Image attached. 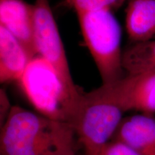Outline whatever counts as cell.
Masks as SVG:
<instances>
[{
	"label": "cell",
	"instance_id": "obj_1",
	"mask_svg": "<svg viewBox=\"0 0 155 155\" xmlns=\"http://www.w3.org/2000/svg\"><path fill=\"white\" fill-rule=\"evenodd\" d=\"M69 124L12 106L0 133V155H75Z\"/></svg>",
	"mask_w": 155,
	"mask_h": 155
},
{
	"label": "cell",
	"instance_id": "obj_2",
	"mask_svg": "<svg viewBox=\"0 0 155 155\" xmlns=\"http://www.w3.org/2000/svg\"><path fill=\"white\" fill-rule=\"evenodd\" d=\"M118 81L83 91L71 125L86 155H101L123 119L126 111Z\"/></svg>",
	"mask_w": 155,
	"mask_h": 155
},
{
	"label": "cell",
	"instance_id": "obj_3",
	"mask_svg": "<svg viewBox=\"0 0 155 155\" xmlns=\"http://www.w3.org/2000/svg\"><path fill=\"white\" fill-rule=\"evenodd\" d=\"M18 83L27 98L40 114L71 124L83 92L80 96L71 94L55 70L43 58L38 55L35 57Z\"/></svg>",
	"mask_w": 155,
	"mask_h": 155
},
{
	"label": "cell",
	"instance_id": "obj_4",
	"mask_svg": "<svg viewBox=\"0 0 155 155\" xmlns=\"http://www.w3.org/2000/svg\"><path fill=\"white\" fill-rule=\"evenodd\" d=\"M85 43L96 63L102 83L123 78L121 30L111 10L78 11Z\"/></svg>",
	"mask_w": 155,
	"mask_h": 155
},
{
	"label": "cell",
	"instance_id": "obj_5",
	"mask_svg": "<svg viewBox=\"0 0 155 155\" xmlns=\"http://www.w3.org/2000/svg\"><path fill=\"white\" fill-rule=\"evenodd\" d=\"M33 5L37 55L51 65L71 94L80 96L83 91L73 80L65 48L49 1L35 0Z\"/></svg>",
	"mask_w": 155,
	"mask_h": 155
},
{
	"label": "cell",
	"instance_id": "obj_6",
	"mask_svg": "<svg viewBox=\"0 0 155 155\" xmlns=\"http://www.w3.org/2000/svg\"><path fill=\"white\" fill-rule=\"evenodd\" d=\"M0 26L9 31L32 58L38 56L33 5L23 0H0Z\"/></svg>",
	"mask_w": 155,
	"mask_h": 155
},
{
	"label": "cell",
	"instance_id": "obj_7",
	"mask_svg": "<svg viewBox=\"0 0 155 155\" xmlns=\"http://www.w3.org/2000/svg\"><path fill=\"white\" fill-rule=\"evenodd\" d=\"M125 111L155 114V71L127 75L118 81Z\"/></svg>",
	"mask_w": 155,
	"mask_h": 155
},
{
	"label": "cell",
	"instance_id": "obj_8",
	"mask_svg": "<svg viewBox=\"0 0 155 155\" xmlns=\"http://www.w3.org/2000/svg\"><path fill=\"white\" fill-rule=\"evenodd\" d=\"M111 140L124 143L139 155H155V117L146 114L124 117Z\"/></svg>",
	"mask_w": 155,
	"mask_h": 155
},
{
	"label": "cell",
	"instance_id": "obj_9",
	"mask_svg": "<svg viewBox=\"0 0 155 155\" xmlns=\"http://www.w3.org/2000/svg\"><path fill=\"white\" fill-rule=\"evenodd\" d=\"M33 59L9 31L0 26V81L18 82Z\"/></svg>",
	"mask_w": 155,
	"mask_h": 155
},
{
	"label": "cell",
	"instance_id": "obj_10",
	"mask_svg": "<svg viewBox=\"0 0 155 155\" xmlns=\"http://www.w3.org/2000/svg\"><path fill=\"white\" fill-rule=\"evenodd\" d=\"M126 29L134 42L152 40L155 37V0H129Z\"/></svg>",
	"mask_w": 155,
	"mask_h": 155
},
{
	"label": "cell",
	"instance_id": "obj_11",
	"mask_svg": "<svg viewBox=\"0 0 155 155\" xmlns=\"http://www.w3.org/2000/svg\"><path fill=\"white\" fill-rule=\"evenodd\" d=\"M122 65L128 75L155 71V40L134 42L123 52Z\"/></svg>",
	"mask_w": 155,
	"mask_h": 155
},
{
	"label": "cell",
	"instance_id": "obj_12",
	"mask_svg": "<svg viewBox=\"0 0 155 155\" xmlns=\"http://www.w3.org/2000/svg\"><path fill=\"white\" fill-rule=\"evenodd\" d=\"M126 0H65V4L75 12L91 11L119 8Z\"/></svg>",
	"mask_w": 155,
	"mask_h": 155
},
{
	"label": "cell",
	"instance_id": "obj_13",
	"mask_svg": "<svg viewBox=\"0 0 155 155\" xmlns=\"http://www.w3.org/2000/svg\"><path fill=\"white\" fill-rule=\"evenodd\" d=\"M101 155H139L124 143L111 140L106 145Z\"/></svg>",
	"mask_w": 155,
	"mask_h": 155
},
{
	"label": "cell",
	"instance_id": "obj_14",
	"mask_svg": "<svg viewBox=\"0 0 155 155\" xmlns=\"http://www.w3.org/2000/svg\"><path fill=\"white\" fill-rule=\"evenodd\" d=\"M0 98H1V126L5 121L7 116L10 111L12 106H10L7 94L3 89H1L0 93Z\"/></svg>",
	"mask_w": 155,
	"mask_h": 155
}]
</instances>
